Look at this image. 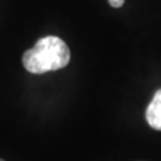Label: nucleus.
I'll use <instances>...</instances> for the list:
<instances>
[{
	"label": "nucleus",
	"instance_id": "obj_1",
	"mask_svg": "<svg viewBox=\"0 0 161 161\" xmlns=\"http://www.w3.org/2000/svg\"><path fill=\"white\" fill-rule=\"evenodd\" d=\"M70 52L66 42L56 36L42 37L23 55V66L32 74H43L66 67Z\"/></svg>",
	"mask_w": 161,
	"mask_h": 161
},
{
	"label": "nucleus",
	"instance_id": "obj_2",
	"mask_svg": "<svg viewBox=\"0 0 161 161\" xmlns=\"http://www.w3.org/2000/svg\"><path fill=\"white\" fill-rule=\"evenodd\" d=\"M146 119L153 129L161 131V88L155 92L147 108Z\"/></svg>",
	"mask_w": 161,
	"mask_h": 161
},
{
	"label": "nucleus",
	"instance_id": "obj_3",
	"mask_svg": "<svg viewBox=\"0 0 161 161\" xmlns=\"http://www.w3.org/2000/svg\"><path fill=\"white\" fill-rule=\"evenodd\" d=\"M124 1H125V0H109V4L112 6V7H116V8H118V7L123 6Z\"/></svg>",
	"mask_w": 161,
	"mask_h": 161
},
{
	"label": "nucleus",
	"instance_id": "obj_4",
	"mask_svg": "<svg viewBox=\"0 0 161 161\" xmlns=\"http://www.w3.org/2000/svg\"><path fill=\"white\" fill-rule=\"evenodd\" d=\"M0 161H4V160H1V159H0Z\"/></svg>",
	"mask_w": 161,
	"mask_h": 161
}]
</instances>
